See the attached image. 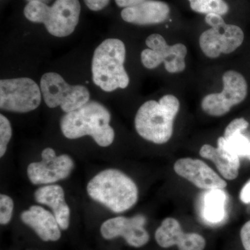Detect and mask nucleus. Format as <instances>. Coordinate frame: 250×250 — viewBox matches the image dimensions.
<instances>
[{"instance_id":"nucleus-1","label":"nucleus","mask_w":250,"mask_h":250,"mask_svg":"<svg viewBox=\"0 0 250 250\" xmlns=\"http://www.w3.org/2000/svg\"><path fill=\"white\" fill-rule=\"evenodd\" d=\"M110 121L111 114L107 108L98 102L92 101L65 113L61 119L60 126L67 139L90 136L98 146L108 147L115 139V131Z\"/></svg>"},{"instance_id":"nucleus-2","label":"nucleus","mask_w":250,"mask_h":250,"mask_svg":"<svg viewBox=\"0 0 250 250\" xmlns=\"http://www.w3.org/2000/svg\"><path fill=\"white\" fill-rule=\"evenodd\" d=\"M86 189L93 200L116 213L132 208L139 198V189L134 181L117 169L99 172L88 182Z\"/></svg>"},{"instance_id":"nucleus-3","label":"nucleus","mask_w":250,"mask_h":250,"mask_svg":"<svg viewBox=\"0 0 250 250\" xmlns=\"http://www.w3.org/2000/svg\"><path fill=\"white\" fill-rule=\"evenodd\" d=\"M180 108L178 99L166 95L159 100H149L141 105L135 117V128L146 141L164 144L173 134L174 121Z\"/></svg>"},{"instance_id":"nucleus-4","label":"nucleus","mask_w":250,"mask_h":250,"mask_svg":"<svg viewBox=\"0 0 250 250\" xmlns=\"http://www.w3.org/2000/svg\"><path fill=\"white\" fill-rule=\"evenodd\" d=\"M126 48L117 39L103 41L95 49L92 61V75L95 85L106 92L126 88L129 77L124 67Z\"/></svg>"},{"instance_id":"nucleus-5","label":"nucleus","mask_w":250,"mask_h":250,"mask_svg":"<svg viewBox=\"0 0 250 250\" xmlns=\"http://www.w3.org/2000/svg\"><path fill=\"white\" fill-rule=\"evenodd\" d=\"M81 6L79 0H56L52 6L41 1H31L24 9L27 19L42 23L51 35L65 37L75 31L80 20Z\"/></svg>"},{"instance_id":"nucleus-6","label":"nucleus","mask_w":250,"mask_h":250,"mask_svg":"<svg viewBox=\"0 0 250 250\" xmlns=\"http://www.w3.org/2000/svg\"><path fill=\"white\" fill-rule=\"evenodd\" d=\"M41 90L48 107L61 106L66 113L75 111L89 102L90 93L86 87L68 84L56 72H47L42 75Z\"/></svg>"},{"instance_id":"nucleus-7","label":"nucleus","mask_w":250,"mask_h":250,"mask_svg":"<svg viewBox=\"0 0 250 250\" xmlns=\"http://www.w3.org/2000/svg\"><path fill=\"white\" fill-rule=\"evenodd\" d=\"M41 90L27 77L0 81V108L16 113H27L39 107Z\"/></svg>"},{"instance_id":"nucleus-8","label":"nucleus","mask_w":250,"mask_h":250,"mask_svg":"<svg viewBox=\"0 0 250 250\" xmlns=\"http://www.w3.org/2000/svg\"><path fill=\"white\" fill-rule=\"evenodd\" d=\"M148 49L141 52V62L146 68L154 69L164 62L169 73H179L186 68L187 47L184 44L167 45L162 36L153 34L146 39Z\"/></svg>"},{"instance_id":"nucleus-9","label":"nucleus","mask_w":250,"mask_h":250,"mask_svg":"<svg viewBox=\"0 0 250 250\" xmlns=\"http://www.w3.org/2000/svg\"><path fill=\"white\" fill-rule=\"evenodd\" d=\"M223 90L220 93L206 95L202 100V110L211 116H223L233 106L244 101L248 95V83L238 72L228 70L223 76Z\"/></svg>"},{"instance_id":"nucleus-10","label":"nucleus","mask_w":250,"mask_h":250,"mask_svg":"<svg viewBox=\"0 0 250 250\" xmlns=\"http://www.w3.org/2000/svg\"><path fill=\"white\" fill-rule=\"evenodd\" d=\"M40 162L31 163L27 167V176L33 184H49L66 179L75 164L70 156H57L50 147L45 148L41 154Z\"/></svg>"},{"instance_id":"nucleus-11","label":"nucleus","mask_w":250,"mask_h":250,"mask_svg":"<svg viewBox=\"0 0 250 250\" xmlns=\"http://www.w3.org/2000/svg\"><path fill=\"white\" fill-rule=\"evenodd\" d=\"M146 218L143 215H136L133 218L120 216L108 219L102 225V236L106 239L123 237L129 246L141 248L147 244L149 233L144 226Z\"/></svg>"},{"instance_id":"nucleus-12","label":"nucleus","mask_w":250,"mask_h":250,"mask_svg":"<svg viewBox=\"0 0 250 250\" xmlns=\"http://www.w3.org/2000/svg\"><path fill=\"white\" fill-rule=\"evenodd\" d=\"M174 170L195 187L203 190L224 189L228 184L211 167L199 159L182 158L174 164Z\"/></svg>"},{"instance_id":"nucleus-13","label":"nucleus","mask_w":250,"mask_h":250,"mask_svg":"<svg viewBox=\"0 0 250 250\" xmlns=\"http://www.w3.org/2000/svg\"><path fill=\"white\" fill-rule=\"evenodd\" d=\"M155 239L164 248L177 246L179 250H204L206 246L204 237L196 233L184 232L178 220L173 218L163 220L156 229Z\"/></svg>"},{"instance_id":"nucleus-14","label":"nucleus","mask_w":250,"mask_h":250,"mask_svg":"<svg viewBox=\"0 0 250 250\" xmlns=\"http://www.w3.org/2000/svg\"><path fill=\"white\" fill-rule=\"evenodd\" d=\"M22 223L32 229L43 241H57L62 233L58 222L53 213L40 206H31L21 215Z\"/></svg>"},{"instance_id":"nucleus-15","label":"nucleus","mask_w":250,"mask_h":250,"mask_svg":"<svg viewBox=\"0 0 250 250\" xmlns=\"http://www.w3.org/2000/svg\"><path fill=\"white\" fill-rule=\"evenodd\" d=\"M170 12V7L164 1L147 0L136 6L125 8L121 17L126 22L149 25L164 22Z\"/></svg>"},{"instance_id":"nucleus-16","label":"nucleus","mask_w":250,"mask_h":250,"mask_svg":"<svg viewBox=\"0 0 250 250\" xmlns=\"http://www.w3.org/2000/svg\"><path fill=\"white\" fill-rule=\"evenodd\" d=\"M217 144V147L210 145H204L200 149V155L211 161L224 178L228 180L236 179L241 166L239 156L225 147L222 136L218 138Z\"/></svg>"},{"instance_id":"nucleus-17","label":"nucleus","mask_w":250,"mask_h":250,"mask_svg":"<svg viewBox=\"0 0 250 250\" xmlns=\"http://www.w3.org/2000/svg\"><path fill=\"white\" fill-rule=\"evenodd\" d=\"M36 201L41 205L48 206L62 229L69 228L70 209L65 200V192L61 186L49 184L39 188L34 193Z\"/></svg>"},{"instance_id":"nucleus-18","label":"nucleus","mask_w":250,"mask_h":250,"mask_svg":"<svg viewBox=\"0 0 250 250\" xmlns=\"http://www.w3.org/2000/svg\"><path fill=\"white\" fill-rule=\"evenodd\" d=\"M228 195L223 189L207 190L203 194L201 202L202 218L210 225H220L227 217Z\"/></svg>"},{"instance_id":"nucleus-19","label":"nucleus","mask_w":250,"mask_h":250,"mask_svg":"<svg viewBox=\"0 0 250 250\" xmlns=\"http://www.w3.org/2000/svg\"><path fill=\"white\" fill-rule=\"evenodd\" d=\"M218 28L220 31L222 54L232 53L243 44L244 33L238 26L224 23Z\"/></svg>"},{"instance_id":"nucleus-20","label":"nucleus","mask_w":250,"mask_h":250,"mask_svg":"<svg viewBox=\"0 0 250 250\" xmlns=\"http://www.w3.org/2000/svg\"><path fill=\"white\" fill-rule=\"evenodd\" d=\"M199 42L202 52L208 58L216 59L222 54L218 28H210L204 31Z\"/></svg>"},{"instance_id":"nucleus-21","label":"nucleus","mask_w":250,"mask_h":250,"mask_svg":"<svg viewBox=\"0 0 250 250\" xmlns=\"http://www.w3.org/2000/svg\"><path fill=\"white\" fill-rule=\"evenodd\" d=\"M192 11L199 14H228V4L224 0H188Z\"/></svg>"},{"instance_id":"nucleus-22","label":"nucleus","mask_w":250,"mask_h":250,"mask_svg":"<svg viewBox=\"0 0 250 250\" xmlns=\"http://www.w3.org/2000/svg\"><path fill=\"white\" fill-rule=\"evenodd\" d=\"M224 146L230 152L239 157H246L248 155L250 141L242 131L233 133L228 137L222 136Z\"/></svg>"},{"instance_id":"nucleus-23","label":"nucleus","mask_w":250,"mask_h":250,"mask_svg":"<svg viewBox=\"0 0 250 250\" xmlns=\"http://www.w3.org/2000/svg\"><path fill=\"white\" fill-rule=\"evenodd\" d=\"M12 136V127L9 120L0 115V157H3L7 149L8 145Z\"/></svg>"},{"instance_id":"nucleus-24","label":"nucleus","mask_w":250,"mask_h":250,"mask_svg":"<svg viewBox=\"0 0 250 250\" xmlns=\"http://www.w3.org/2000/svg\"><path fill=\"white\" fill-rule=\"evenodd\" d=\"M14 204L11 197L4 194L0 195V223L6 225L11 221L14 212Z\"/></svg>"},{"instance_id":"nucleus-25","label":"nucleus","mask_w":250,"mask_h":250,"mask_svg":"<svg viewBox=\"0 0 250 250\" xmlns=\"http://www.w3.org/2000/svg\"><path fill=\"white\" fill-rule=\"evenodd\" d=\"M248 126H249V123L245 118H236V119L231 121L225 128L223 136L224 137H228L233 133L238 132V131L243 132Z\"/></svg>"},{"instance_id":"nucleus-26","label":"nucleus","mask_w":250,"mask_h":250,"mask_svg":"<svg viewBox=\"0 0 250 250\" xmlns=\"http://www.w3.org/2000/svg\"><path fill=\"white\" fill-rule=\"evenodd\" d=\"M241 238L245 250H250V220L247 222L242 228Z\"/></svg>"},{"instance_id":"nucleus-27","label":"nucleus","mask_w":250,"mask_h":250,"mask_svg":"<svg viewBox=\"0 0 250 250\" xmlns=\"http://www.w3.org/2000/svg\"><path fill=\"white\" fill-rule=\"evenodd\" d=\"M205 21L211 28L218 27L225 23L222 16L217 14L206 15Z\"/></svg>"},{"instance_id":"nucleus-28","label":"nucleus","mask_w":250,"mask_h":250,"mask_svg":"<svg viewBox=\"0 0 250 250\" xmlns=\"http://www.w3.org/2000/svg\"><path fill=\"white\" fill-rule=\"evenodd\" d=\"M110 0H84L85 4L92 11H98L107 6Z\"/></svg>"},{"instance_id":"nucleus-29","label":"nucleus","mask_w":250,"mask_h":250,"mask_svg":"<svg viewBox=\"0 0 250 250\" xmlns=\"http://www.w3.org/2000/svg\"><path fill=\"white\" fill-rule=\"evenodd\" d=\"M240 199L244 204L250 203V179L241 189V191L240 192Z\"/></svg>"},{"instance_id":"nucleus-30","label":"nucleus","mask_w":250,"mask_h":250,"mask_svg":"<svg viewBox=\"0 0 250 250\" xmlns=\"http://www.w3.org/2000/svg\"><path fill=\"white\" fill-rule=\"evenodd\" d=\"M115 1L120 7L127 8L141 4L147 0H115Z\"/></svg>"},{"instance_id":"nucleus-31","label":"nucleus","mask_w":250,"mask_h":250,"mask_svg":"<svg viewBox=\"0 0 250 250\" xmlns=\"http://www.w3.org/2000/svg\"><path fill=\"white\" fill-rule=\"evenodd\" d=\"M246 158H247V159H249V160L250 161V142L249 149H248V155H247Z\"/></svg>"},{"instance_id":"nucleus-32","label":"nucleus","mask_w":250,"mask_h":250,"mask_svg":"<svg viewBox=\"0 0 250 250\" xmlns=\"http://www.w3.org/2000/svg\"><path fill=\"white\" fill-rule=\"evenodd\" d=\"M41 1V0H29V1Z\"/></svg>"}]
</instances>
